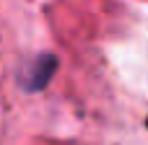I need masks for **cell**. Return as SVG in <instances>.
Instances as JSON below:
<instances>
[{
  "mask_svg": "<svg viewBox=\"0 0 148 145\" xmlns=\"http://www.w3.org/2000/svg\"><path fill=\"white\" fill-rule=\"evenodd\" d=\"M52 73H55V60H52V57H39V60L31 65V73L26 75V86H29V88H42V86L49 80Z\"/></svg>",
  "mask_w": 148,
  "mask_h": 145,
  "instance_id": "cell-1",
  "label": "cell"
}]
</instances>
